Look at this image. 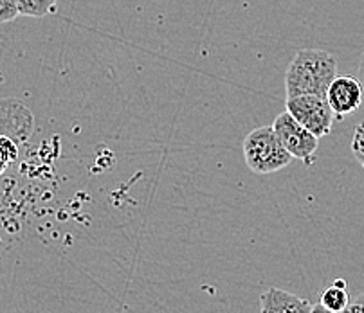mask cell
Here are the masks:
<instances>
[{
  "instance_id": "cell-11",
  "label": "cell",
  "mask_w": 364,
  "mask_h": 313,
  "mask_svg": "<svg viewBox=\"0 0 364 313\" xmlns=\"http://www.w3.org/2000/svg\"><path fill=\"white\" fill-rule=\"evenodd\" d=\"M352 153L357 163L364 168V121H360L355 126V130H353Z\"/></svg>"
},
{
  "instance_id": "cell-8",
  "label": "cell",
  "mask_w": 364,
  "mask_h": 313,
  "mask_svg": "<svg viewBox=\"0 0 364 313\" xmlns=\"http://www.w3.org/2000/svg\"><path fill=\"white\" fill-rule=\"evenodd\" d=\"M319 304L332 313H345L350 304L345 279H336L321 294V302Z\"/></svg>"
},
{
  "instance_id": "cell-9",
  "label": "cell",
  "mask_w": 364,
  "mask_h": 313,
  "mask_svg": "<svg viewBox=\"0 0 364 313\" xmlns=\"http://www.w3.org/2000/svg\"><path fill=\"white\" fill-rule=\"evenodd\" d=\"M15 4L20 15L42 18L55 11L58 0H15Z\"/></svg>"
},
{
  "instance_id": "cell-14",
  "label": "cell",
  "mask_w": 364,
  "mask_h": 313,
  "mask_svg": "<svg viewBox=\"0 0 364 313\" xmlns=\"http://www.w3.org/2000/svg\"><path fill=\"white\" fill-rule=\"evenodd\" d=\"M357 79H359L360 87H363V94H364V55H363V58H360V63H359V76H357Z\"/></svg>"
},
{
  "instance_id": "cell-5",
  "label": "cell",
  "mask_w": 364,
  "mask_h": 313,
  "mask_svg": "<svg viewBox=\"0 0 364 313\" xmlns=\"http://www.w3.org/2000/svg\"><path fill=\"white\" fill-rule=\"evenodd\" d=\"M363 101V87H360L359 79L355 76H350V74H343V76L337 74L332 85L328 87V92H326V103L332 109L336 119H343L345 116H350L355 110H359Z\"/></svg>"
},
{
  "instance_id": "cell-13",
  "label": "cell",
  "mask_w": 364,
  "mask_h": 313,
  "mask_svg": "<svg viewBox=\"0 0 364 313\" xmlns=\"http://www.w3.org/2000/svg\"><path fill=\"white\" fill-rule=\"evenodd\" d=\"M345 313H364V294L357 295V297L350 302Z\"/></svg>"
},
{
  "instance_id": "cell-7",
  "label": "cell",
  "mask_w": 364,
  "mask_h": 313,
  "mask_svg": "<svg viewBox=\"0 0 364 313\" xmlns=\"http://www.w3.org/2000/svg\"><path fill=\"white\" fill-rule=\"evenodd\" d=\"M11 128V132L28 136L33 128V116L26 104L16 99L0 101V132L2 128Z\"/></svg>"
},
{
  "instance_id": "cell-6",
  "label": "cell",
  "mask_w": 364,
  "mask_h": 313,
  "mask_svg": "<svg viewBox=\"0 0 364 313\" xmlns=\"http://www.w3.org/2000/svg\"><path fill=\"white\" fill-rule=\"evenodd\" d=\"M312 302L291 292L269 288L259 299V313H312Z\"/></svg>"
},
{
  "instance_id": "cell-15",
  "label": "cell",
  "mask_w": 364,
  "mask_h": 313,
  "mask_svg": "<svg viewBox=\"0 0 364 313\" xmlns=\"http://www.w3.org/2000/svg\"><path fill=\"white\" fill-rule=\"evenodd\" d=\"M312 313H332V312L325 309L321 304H314V306H312Z\"/></svg>"
},
{
  "instance_id": "cell-12",
  "label": "cell",
  "mask_w": 364,
  "mask_h": 313,
  "mask_svg": "<svg viewBox=\"0 0 364 313\" xmlns=\"http://www.w3.org/2000/svg\"><path fill=\"white\" fill-rule=\"evenodd\" d=\"M15 0H0V23H8L18 16Z\"/></svg>"
},
{
  "instance_id": "cell-10",
  "label": "cell",
  "mask_w": 364,
  "mask_h": 313,
  "mask_svg": "<svg viewBox=\"0 0 364 313\" xmlns=\"http://www.w3.org/2000/svg\"><path fill=\"white\" fill-rule=\"evenodd\" d=\"M18 157V148L11 137L0 136V175L4 173Z\"/></svg>"
},
{
  "instance_id": "cell-4",
  "label": "cell",
  "mask_w": 364,
  "mask_h": 313,
  "mask_svg": "<svg viewBox=\"0 0 364 313\" xmlns=\"http://www.w3.org/2000/svg\"><path fill=\"white\" fill-rule=\"evenodd\" d=\"M285 112L292 119L298 121L306 132H310L318 139L332 132L333 121H336V116H333L326 99L314 96H301L287 99V110Z\"/></svg>"
},
{
  "instance_id": "cell-2",
  "label": "cell",
  "mask_w": 364,
  "mask_h": 313,
  "mask_svg": "<svg viewBox=\"0 0 364 313\" xmlns=\"http://www.w3.org/2000/svg\"><path fill=\"white\" fill-rule=\"evenodd\" d=\"M244 159L249 170L256 175H269L291 164L292 157L279 143L272 126H259L244 139Z\"/></svg>"
},
{
  "instance_id": "cell-1",
  "label": "cell",
  "mask_w": 364,
  "mask_h": 313,
  "mask_svg": "<svg viewBox=\"0 0 364 313\" xmlns=\"http://www.w3.org/2000/svg\"><path fill=\"white\" fill-rule=\"evenodd\" d=\"M336 77V56L321 49H299L285 74L287 99L301 96L326 99L328 87Z\"/></svg>"
},
{
  "instance_id": "cell-3",
  "label": "cell",
  "mask_w": 364,
  "mask_h": 313,
  "mask_svg": "<svg viewBox=\"0 0 364 313\" xmlns=\"http://www.w3.org/2000/svg\"><path fill=\"white\" fill-rule=\"evenodd\" d=\"M272 130L278 136L279 143L289 151L292 159L301 160L305 166H312L318 153L319 139L292 119L287 112H282L272 123Z\"/></svg>"
}]
</instances>
